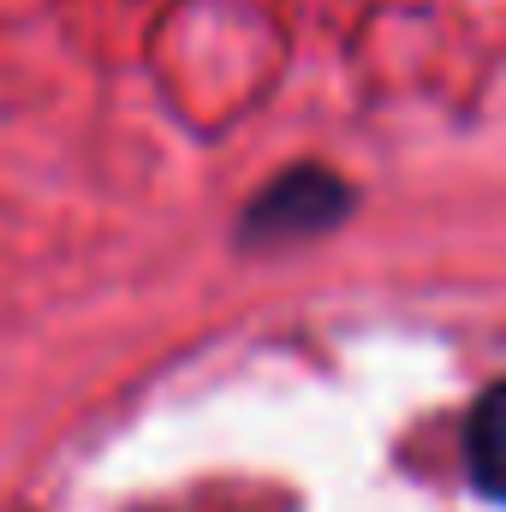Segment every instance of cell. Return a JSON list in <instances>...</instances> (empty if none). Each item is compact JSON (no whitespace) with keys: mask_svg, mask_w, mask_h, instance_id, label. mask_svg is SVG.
Segmentation results:
<instances>
[{"mask_svg":"<svg viewBox=\"0 0 506 512\" xmlns=\"http://www.w3.org/2000/svg\"><path fill=\"white\" fill-rule=\"evenodd\" d=\"M340 215H346V185L322 167H292L251 203L245 233L251 239H310L334 227Z\"/></svg>","mask_w":506,"mask_h":512,"instance_id":"cell-1","label":"cell"},{"mask_svg":"<svg viewBox=\"0 0 506 512\" xmlns=\"http://www.w3.org/2000/svg\"><path fill=\"white\" fill-rule=\"evenodd\" d=\"M465 465H471V483L506 507V382L489 387L471 411V429H465Z\"/></svg>","mask_w":506,"mask_h":512,"instance_id":"cell-2","label":"cell"}]
</instances>
